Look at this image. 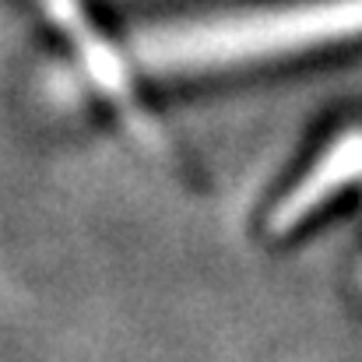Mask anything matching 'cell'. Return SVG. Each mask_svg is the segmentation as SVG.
Instances as JSON below:
<instances>
[{"mask_svg": "<svg viewBox=\"0 0 362 362\" xmlns=\"http://www.w3.org/2000/svg\"><path fill=\"white\" fill-rule=\"evenodd\" d=\"M362 35V0H317L151 28L134 53L148 71H211Z\"/></svg>", "mask_w": 362, "mask_h": 362, "instance_id": "obj_1", "label": "cell"}, {"mask_svg": "<svg viewBox=\"0 0 362 362\" xmlns=\"http://www.w3.org/2000/svg\"><path fill=\"white\" fill-rule=\"evenodd\" d=\"M35 4H39V7L46 11V18L74 42V49L81 53V64H85L88 78L95 81L99 92H106L123 110L130 130H134L137 137H144L148 144H158V134L151 130V123L144 120V113H141L137 103H134V92H130L123 60L117 57V49L95 32V25L88 21V14L81 11V4H78V0H35Z\"/></svg>", "mask_w": 362, "mask_h": 362, "instance_id": "obj_2", "label": "cell"}, {"mask_svg": "<svg viewBox=\"0 0 362 362\" xmlns=\"http://www.w3.org/2000/svg\"><path fill=\"white\" fill-rule=\"evenodd\" d=\"M362 176V130H349L345 137H338L320 158L317 165L278 201V208L271 211V233L281 236L288 229H296L306 215H313L331 194H338L341 187L356 183Z\"/></svg>", "mask_w": 362, "mask_h": 362, "instance_id": "obj_3", "label": "cell"}]
</instances>
